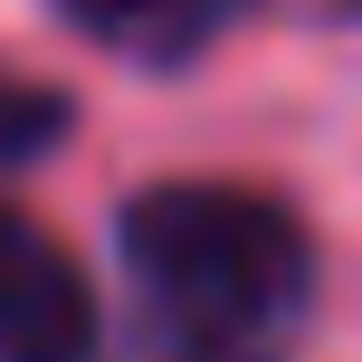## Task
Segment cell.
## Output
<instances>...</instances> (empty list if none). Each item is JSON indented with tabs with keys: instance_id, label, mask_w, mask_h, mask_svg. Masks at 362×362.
I'll return each instance as SVG.
<instances>
[{
	"instance_id": "2",
	"label": "cell",
	"mask_w": 362,
	"mask_h": 362,
	"mask_svg": "<svg viewBox=\"0 0 362 362\" xmlns=\"http://www.w3.org/2000/svg\"><path fill=\"white\" fill-rule=\"evenodd\" d=\"M86 353H95L86 267L29 210H0V362H86Z\"/></svg>"
},
{
	"instance_id": "3",
	"label": "cell",
	"mask_w": 362,
	"mask_h": 362,
	"mask_svg": "<svg viewBox=\"0 0 362 362\" xmlns=\"http://www.w3.org/2000/svg\"><path fill=\"white\" fill-rule=\"evenodd\" d=\"M57 19H76L86 38H105L115 57H144V67H181L229 29L248 0H48Z\"/></svg>"
},
{
	"instance_id": "1",
	"label": "cell",
	"mask_w": 362,
	"mask_h": 362,
	"mask_svg": "<svg viewBox=\"0 0 362 362\" xmlns=\"http://www.w3.org/2000/svg\"><path fill=\"white\" fill-rule=\"evenodd\" d=\"M124 276L153 362H286L315 315V238L238 181H163L124 200Z\"/></svg>"
},
{
	"instance_id": "4",
	"label": "cell",
	"mask_w": 362,
	"mask_h": 362,
	"mask_svg": "<svg viewBox=\"0 0 362 362\" xmlns=\"http://www.w3.org/2000/svg\"><path fill=\"white\" fill-rule=\"evenodd\" d=\"M57 144H67V95L0 67V172L38 163V153H57Z\"/></svg>"
}]
</instances>
